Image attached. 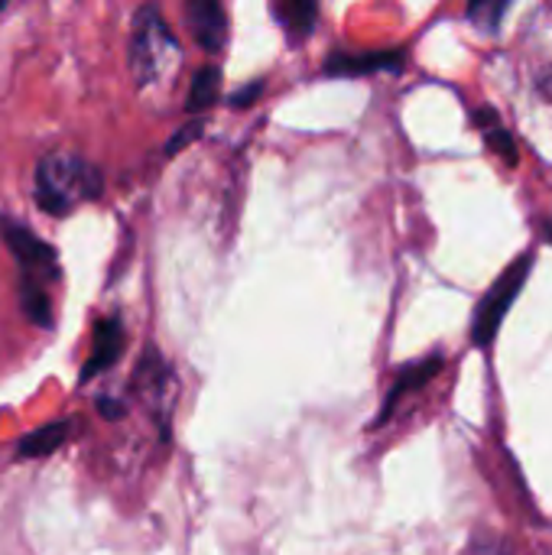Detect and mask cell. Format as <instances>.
<instances>
[{
	"label": "cell",
	"instance_id": "2",
	"mask_svg": "<svg viewBox=\"0 0 552 555\" xmlns=\"http://www.w3.org/2000/svg\"><path fill=\"white\" fill-rule=\"evenodd\" d=\"M176 62H179V39L172 36L159 7L143 3L133 13V26H130V72L137 85L140 88L156 85L176 68Z\"/></svg>",
	"mask_w": 552,
	"mask_h": 555
},
{
	"label": "cell",
	"instance_id": "19",
	"mask_svg": "<svg viewBox=\"0 0 552 555\" xmlns=\"http://www.w3.org/2000/svg\"><path fill=\"white\" fill-rule=\"evenodd\" d=\"M3 7H7V0H0V13H3Z\"/></svg>",
	"mask_w": 552,
	"mask_h": 555
},
{
	"label": "cell",
	"instance_id": "15",
	"mask_svg": "<svg viewBox=\"0 0 552 555\" xmlns=\"http://www.w3.org/2000/svg\"><path fill=\"white\" fill-rule=\"evenodd\" d=\"M202 130H205V124H202V120H192V124L179 127V130L169 137V143H166V153H169V156H176L182 146H189L192 140H198V137H202Z\"/></svg>",
	"mask_w": 552,
	"mask_h": 555
},
{
	"label": "cell",
	"instance_id": "11",
	"mask_svg": "<svg viewBox=\"0 0 552 555\" xmlns=\"http://www.w3.org/2000/svg\"><path fill=\"white\" fill-rule=\"evenodd\" d=\"M270 13L277 16V23L283 26L286 36L293 39H303L316 29V20H319V3L312 0H277L270 7Z\"/></svg>",
	"mask_w": 552,
	"mask_h": 555
},
{
	"label": "cell",
	"instance_id": "17",
	"mask_svg": "<svg viewBox=\"0 0 552 555\" xmlns=\"http://www.w3.org/2000/svg\"><path fill=\"white\" fill-rule=\"evenodd\" d=\"M98 413L111 423L124 420L127 416V403L124 400H114V397H98Z\"/></svg>",
	"mask_w": 552,
	"mask_h": 555
},
{
	"label": "cell",
	"instance_id": "9",
	"mask_svg": "<svg viewBox=\"0 0 552 555\" xmlns=\"http://www.w3.org/2000/svg\"><path fill=\"white\" fill-rule=\"evenodd\" d=\"M169 380H172V374H169L166 358H163L156 348H146L143 358H140V364H137V371H133V377H130V387H133L143 400H156V397L166 393Z\"/></svg>",
	"mask_w": 552,
	"mask_h": 555
},
{
	"label": "cell",
	"instance_id": "7",
	"mask_svg": "<svg viewBox=\"0 0 552 555\" xmlns=\"http://www.w3.org/2000/svg\"><path fill=\"white\" fill-rule=\"evenodd\" d=\"M185 26L192 33V39L205 49V52H221L228 42V13L218 0H189L182 7Z\"/></svg>",
	"mask_w": 552,
	"mask_h": 555
},
{
	"label": "cell",
	"instance_id": "10",
	"mask_svg": "<svg viewBox=\"0 0 552 555\" xmlns=\"http://www.w3.org/2000/svg\"><path fill=\"white\" fill-rule=\"evenodd\" d=\"M68 433H72V420H59V423L39 426L36 433L23 436L16 442V459H46V455H52V452H59L68 442Z\"/></svg>",
	"mask_w": 552,
	"mask_h": 555
},
{
	"label": "cell",
	"instance_id": "18",
	"mask_svg": "<svg viewBox=\"0 0 552 555\" xmlns=\"http://www.w3.org/2000/svg\"><path fill=\"white\" fill-rule=\"evenodd\" d=\"M547 241H550V244H552V218H550V221H547Z\"/></svg>",
	"mask_w": 552,
	"mask_h": 555
},
{
	"label": "cell",
	"instance_id": "1",
	"mask_svg": "<svg viewBox=\"0 0 552 555\" xmlns=\"http://www.w3.org/2000/svg\"><path fill=\"white\" fill-rule=\"evenodd\" d=\"M101 192H104V176L85 156H75V153H46L36 163L33 195H36V205L46 215L65 218L81 202H94Z\"/></svg>",
	"mask_w": 552,
	"mask_h": 555
},
{
	"label": "cell",
	"instance_id": "4",
	"mask_svg": "<svg viewBox=\"0 0 552 555\" xmlns=\"http://www.w3.org/2000/svg\"><path fill=\"white\" fill-rule=\"evenodd\" d=\"M530 267H534V257L524 254V257H521L514 267H508V270L498 276V283L485 293V299H482L478 309H475V322H472V341H475V348H488V345L495 341V335H498L504 315L511 312L514 299L521 296V289H524V283H527V276H530Z\"/></svg>",
	"mask_w": 552,
	"mask_h": 555
},
{
	"label": "cell",
	"instance_id": "8",
	"mask_svg": "<svg viewBox=\"0 0 552 555\" xmlns=\"http://www.w3.org/2000/svg\"><path fill=\"white\" fill-rule=\"evenodd\" d=\"M439 371H442V354H433V358H426V361L407 364V367L397 374V380H394V387H390V393H387V400H384V406H381V413H377V420H374V429L387 426V423L394 420L397 406H400L410 393L423 390Z\"/></svg>",
	"mask_w": 552,
	"mask_h": 555
},
{
	"label": "cell",
	"instance_id": "14",
	"mask_svg": "<svg viewBox=\"0 0 552 555\" xmlns=\"http://www.w3.org/2000/svg\"><path fill=\"white\" fill-rule=\"evenodd\" d=\"M508 13V3L504 0H498V3H472L468 7V16L482 26V29H488V33H498V26H501V16Z\"/></svg>",
	"mask_w": 552,
	"mask_h": 555
},
{
	"label": "cell",
	"instance_id": "12",
	"mask_svg": "<svg viewBox=\"0 0 552 555\" xmlns=\"http://www.w3.org/2000/svg\"><path fill=\"white\" fill-rule=\"evenodd\" d=\"M475 120H478V127H482L485 143H488L508 166H517V163H521V153H517V143H514V137H511V130L504 127L501 114H498L495 107L485 104V107L475 111Z\"/></svg>",
	"mask_w": 552,
	"mask_h": 555
},
{
	"label": "cell",
	"instance_id": "5",
	"mask_svg": "<svg viewBox=\"0 0 552 555\" xmlns=\"http://www.w3.org/2000/svg\"><path fill=\"white\" fill-rule=\"evenodd\" d=\"M407 52L403 49H374V52H345L335 49L325 59V75L332 78H361L371 72H400Z\"/></svg>",
	"mask_w": 552,
	"mask_h": 555
},
{
	"label": "cell",
	"instance_id": "6",
	"mask_svg": "<svg viewBox=\"0 0 552 555\" xmlns=\"http://www.w3.org/2000/svg\"><path fill=\"white\" fill-rule=\"evenodd\" d=\"M124 348H127V328H124V322L114 319V315H111V319H101V322L94 325L91 351H88V361H85L78 380L88 384V380H94L98 374L111 371V367L120 361Z\"/></svg>",
	"mask_w": 552,
	"mask_h": 555
},
{
	"label": "cell",
	"instance_id": "13",
	"mask_svg": "<svg viewBox=\"0 0 552 555\" xmlns=\"http://www.w3.org/2000/svg\"><path fill=\"white\" fill-rule=\"evenodd\" d=\"M221 94V68L218 65H202L189 85V94H185V111L192 114H202L208 111Z\"/></svg>",
	"mask_w": 552,
	"mask_h": 555
},
{
	"label": "cell",
	"instance_id": "16",
	"mask_svg": "<svg viewBox=\"0 0 552 555\" xmlns=\"http://www.w3.org/2000/svg\"><path fill=\"white\" fill-rule=\"evenodd\" d=\"M264 88H267V81H264V78L247 81L244 88H238V91L231 94V107H251V104H257V98L264 94Z\"/></svg>",
	"mask_w": 552,
	"mask_h": 555
},
{
	"label": "cell",
	"instance_id": "3",
	"mask_svg": "<svg viewBox=\"0 0 552 555\" xmlns=\"http://www.w3.org/2000/svg\"><path fill=\"white\" fill-rule=\"evenodd\" d=\"M0 237L16 257L20 267V289H42L49 293V283L59 280V254L52 244H46L36 231L13 218H0Z\"/></svg>",
	"mask_w": 552,
	"mask_h": 555
}]
</instances>
